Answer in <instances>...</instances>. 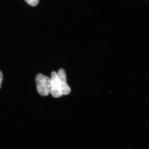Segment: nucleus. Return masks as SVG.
Here are the masks:
<instances>
[{"label": "nucleus", "mask_w": 149, "mask_h": 149, "mask_svg": "<svg viewBox=\"0 0 149 149\" xmlns=\"http://www.w3.org/2000/svg\"><path fill=\"white\" fill-rule=\"evenodd\" d=\"M24 1L29 5L32 6H37L39 2V0H24Z\"/></svg>", "instance_id": "nucleus-3"}, {"label": "nucleus", "mask_w": 149, "mask_h": 149, "mask_svg": "<svg viewBox=\"0 0 149 149\" xmlns=\"http://www.w3.org/2000/svg\"><path fill=\"white\" fill-rule=\"evenodd\" d=\"M38 93L41 96H47L51 93V79L47 76L39 73L36 77Z\"/></svg>", "instance_id": "nucleus-2"}, {"label": "nucleus", "mask_w": 149, "mask_h": 149, "mask_svg": "<svg viewBox=\"0 0 149 149\" xmlns=\"http://www.w3.org/2000/svg\"><path fill=\"white\" fill-rule=\"evenodd\" d=\"M3 75L2 72L0 71V88H1V85L2 82Z\"/></svg>", "instance_id": "nucleus-4"}, {"label": "nucleus", "mask_w": 149, "mask_h": 149, "mask_svg": "<svg viewBox=\"0 0 149 149\" xmlns=\"http://www.w3.org/2000/svg\"><path fill=\"white\" fill-rule=\"evenodd\" d=\"M51 77V93L54 97H60L70 93L71 89L67 83L66 73L64 69L61 68L57 73L53 71Z\"/></svg>", "instance_id": "nucleus-1"}]
</instances>
